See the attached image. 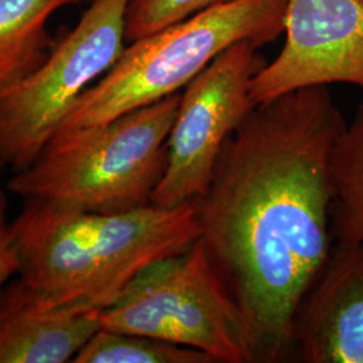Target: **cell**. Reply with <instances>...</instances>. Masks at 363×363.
Segmentation results:
<instances>
[{
    "label": "cell",
    "mask_w": 363,
    "mask_h": 363,
    "mask_svg": "<svg viewBox=\"0 0 363 363\" xmlns=\"http://www.w3.org/2000/svg\"><path fill=\"white\" fill-rule=\"evenodd\" d=\"M346 125L325 85L255 105L195 201L198 240L241 313L250 363L295 358L298 310L334 242L331 155Z\"/></svg>",
    "instance_id": "obj_1"
},
{
    "label": "cell",
    "mask_w": 363,
    "mask_h": 363,
    "mask_svg": "<svg viewBox=\"0 0 363 363\" xmlns=\"http://www.w3.org/2000/svg\"><path fill=\"white\" fill-rule=\"evenodd\" d=\"M10 228L27 291L52 310L96 313L144 268L186 250L201 234L195 201L115 214L26 201Z\"/></svg>",
    "instance_id": "obj_2"
},
{
    "label": "cell",
    "mask_w": 363,
    "mask_h": 363,
    "mask_svg": "<svg viewBox=\"0 0 363 363\" xmlns=\"http://www.w3.org/2000/svg\"><path fill=\"white\" fill-rule=\"evenodd\" d=\"M181 103L175 93L103 125L52 140L7 190L86 213L115 214L151 205L167 164V139Z\"/></svg>",
    "instance_id": "obj_3"
},
{
    "label": "cell",
    "mask_w": 363,
    "mask_h": 363,
    "mask_svg": "<svg viewBox=\"0 0 363 363\" xmlns=\"http://www.w3.org/2000/svg\"><path fill=\"white\" fill-rule=\"evenodd\" d=\"M286 0H230L130 42L115 65L78 99L52 140L91 130L186 88L220 52L261 48L284 30Z\"/></svg>",
    "instance_id": "obj_4"
},
{
    "label": "cell",
    "mask_w": 363,
    "mask_h": 363,
    "mask_svg": "<svg viewBox=\"0 0 363 363\" xmlns=\"http://www.w3.org/2000/svg\"><path fill=\"white\" fill-rule=\"evenodd\" d=\"M97 315L105 330L196 349L218 363H250L241 313L199 240L144 268Z\"/></svg>",
    "instance_id": "obj_5"
},
{
    "label": "cell",
    "mask_w": 363,
    "mask_h": 363,
    "mask_svg": "<svg viewBox=\"0 0 363 363\" xmlns=\"http://www.w3.org/2000/svg\"><path fill=\"white\" fill-rule=\"evenodd\" d=\"M130 0H93L77 26L26 77L0 89V169L30 167L78 99L125 49Z\"/></svg>",
    "instance_id": "obj_6"
},
{
    "label": "cell",
    "mask_w": 363,
    "mask_h": 363,
    "mask_svg": "<svg viewBox=\"0 0 363 363\" xmlns=\"http://www.w3.org/2000/svg\"><path fill=\"white\" fill-rule=\"evenodd\" d=\"M252 42H238L186 86L167 139V164L151 205L177 208L206 191L223 145L255 106L253 77L265 65Z\"/></svg>",
    "instance_id": "obj_7"
},
{
    "label": "cell",
    "mask_w": 363,
    "mask_h": 363,
    "mask_svg": "<svg viewBox=\"0 0 363 363\" xmlns=\"http://www.w3.org/2000/svg\"><path fill=\"white\" fill-rule=\"evenodd\" d=\"M283 33V49L253 77V104L337 82L363 89V0H286Z\"/></svg>",
    "instance_id": "obj_8"
},
{
    "label": "cell",
    "mask_w": 363,
    "mask_h": 363,
    "mask_svg": "<svg viewBox=\"0 0 363 363\" xmlns=\"http://www.w3.org/2000/svg\"><path fill=\"white\" fill-rule=\"evenodd\" d=\"M306 363H363V244L334 241L295 325Z\"/></svg>",
    "instance_id": "obj_9"
},
{
    "label": "cell",
    "mask_w": 363,
    "mask_h": 363,
    "mask_svg": "<svg viewBox=\"0 0 363 363\" xmlns=\"http://www.w3.org/2000/svg\"><path fill=\"white\" fill-rule=\"evenodd\" d=\"M100 328L96 312L45 307L21 280L0 292V363L73 361Z\"/></svg>",
    "instance_id": "obj_10"
},
{
    "label": "cell",
    "mask_w": 363,
    "mask_h": 363,
    "mask_svg": "<svg viewBox=\"0 0 363 363\" xmlns=\"http://www.w3.org/2000/svg\"><path fill=\"white\" fill-rule=\"evenodd\" d=\"M78 0H0V89L26 77L48 57L49 19Z\"/></svg>",
    "instance_id": "obj_11"
},
{
    "label": "cell",
    "mask_w": 363,
    "mask_h": 363,
    "mask_svg": "<svg viewBox=\"0 0 363 363\" xmlns=\"http://www.w3.org/2000/svg\"><path fill=\"white\" fill-rule=\"evenodd\" d=\"M331 183L333 240L363 244V100L333 150Z\"/></svg>",
    "instance_id": "obj_12"
},
{
    "label": "cell",
    "mask_w": 363,
    "mask_h": 363,
    "mask_svg": "<svg viewBox=\"0 0 363 363\" xmlns=\"http://www.w3.org/2000/svg\"><path fill=\"white\" fill-rule=\"evenodd\" d=\"M76 363H218L203 351L156 337L100 328L78 351Z\"/></svg>",
    "instance_id": "obj_13"
},
{
    "label": "cell",
    "mask_w": 363,
    "mask_h": 363,
    "mask_svg": "<svg viewBox=\"0 0 363 363\" xmlns=\"http://www.w3.org/2000/svg\"><path fill=\"white\" fill-rule=\"evenodd\" d=\"M225 1L230 0H130L125 39L132 42L143 38Z\"/></svg>",
    "instance_id": "obj_14"
},
{
    "label": "cell",
    "mask_w": 363,
    "mask_h": 363,
    "mask_svg": "<svg viewBox=\"0 0 363 363\" xmlns=\"http://www.w3.org/2000/svg\"><path fill=\"white\" fill-rule=\"evenodd\" d=\"M19 255L13 244L11 228L7 220V195L0 181V292L13 274L19 273Z\"/></svg>",
    "instance_id": "obj_15"
}]
</instances>
